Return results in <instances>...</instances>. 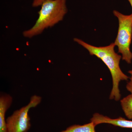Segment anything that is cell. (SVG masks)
Returning a JSON list of instances; mask_svg holds the SVG:
<instances>
[{
    "label": "cell",
    "instance_id": "8",
    "mask_svg": "<svg viewBox=\"0 0 132 132\" xmlns=\"http://www.w3.org/2000/svg\"><path fill=\"white\" fill-rule=\"evenodd\" d=\"M122 110L126 117L132 119V94L128 95L120 100Z\"/></svg>",
    "mask_w": 132,
    "mask_h": 132
},
{
    "label": "cell",
    "instance_id": "3",
    "mask_svg": "<svg viewBox=\"0 0 132 132\" xmlns=\"http://www.w3.org/2000/svg\"><path fill=\"white\" fill-rule=\"evenodd\" d=\"M113 14L118 19L119 28L114 44L118 48V53L122 55V59L127 64L131 63L132 53L130 45L132 39V14H123L117 10H114Z\"/></svg>",
    "mask_w": 132,
    "mask_h": 132
},
{
    "label": "cell",
    "instance_id": "1",
    "mask_svg": "<svg viewBox=\"0 0 132 132\" xmlns=\"http://www.w3.org/2000/svg\"><path fill=\"white\" fill-rule=\"evenodd\" d=\"M74 41L87 50L91 55H95L101 59L108 68L112 79L113 86L109 99L119 101L120 100V94L119 86L121 81L128 80L130 77L121 71L120 62L122 58L121 55L114 51L115 44L114 43L104 47L95 46L90 45L78 38H75Z\"/></svg>",
    "mask_w": 132,
    "mask_h": 132
},
{
    "label": "cell",
    "instance_id": "7",
    "mask_svg": "<svg viewBox=\"0 0 132 132\" xmlns=\"http://www.w3.org/2000/svg\"><path fill=\"white\" fill-rule=\"evenodd\" d=\"M96 126L92 122L82 125H75L60 132H96Z\"/></svg>",
    "mask_w": 132,
    "mask_h": 132
},
{
    "label": "cell",
    "instance_id": "6",
    "mask_svg": "<svg viewBox=\"0 0 132 132\" xmlns=\"http://www.w3.org/2000/svg\"><path fill=\"white\" fill-rule=\"evenodd\" d=\"M13 99L9 95L3 94L0 97V132H8L5 114L12 104Z\"/></svg>",
    "mask_w": 132,
    "mask_h": 132
},
{
    "label": "cell",
    "instance_id": "4",
    "mask_svg": "<svg viewBox=\"0 0 132 132\" xmlns=\"http://www.w3.org/2000/svg\"><path fill=\"white\" fill-rule=\"evenodd\" d=\"M41 101L40 96L33 95L27 105L14 112L6 120L8 132H28L31 127L29 111L30 109L38 105Z\"/></svg>",
    "mask_w": 132,
    "mask_h": 132
},
{
    "label": "cell",
    "instance_id": "10",
    "mask_svg": "<svg viewBox=\"0 0 132 132\" xmlns=\"http://www.w3.org/2000/svg\"><path fill=\"white\" fill-rule=\"evenodd\" d=\"M45 1L46 0H34L32 3V6L34 7H37L41 6Z\"/></svg>",
    "mask_w": 132,
    "mask_h": 132
},
{
    "label": "cell",
    "instance_id": "11",
    "mask_svg": "<svg viewBox=\"0 0 132 132\" xmlns=\"http://www.w3.org/2000/svg\"><path fill=\"white\" fill-rule=\"evenodd\" d=\"M128 1L130 3V5H131V6L132 8V0H128Z\"/></svg>",
    "mask_w": 132,
    "mask_h": 132
},
{
    "label": "cell",
    "instance_id": "2",
    "mask_svg": "<svg viewBox=\"0 0 132 132\" xmlns=\"http://www.w3.org/2000/svg\"><path fill=\"white\" fill-rule=\"evenodd\" d=\"M67 0H46L41 5L39 16L34 26L23 32L26 38L40 34L46 29L52 27L64 19L68 12Z\"/></svg>",
    "mask_w": 132,
    "mask_h": 132
},
{
    "label": "cell",
    "instance_id": "5",
    "mask_svg": "<svg viewBox=\"0 0 132 132\" xmlns=\"http://www.w3.org/2000/svg\"><path fill=\"white\" fill-rule=\"evenodd\" d=\"M90 120L96 126L105 123L123 128L132 129V120H128L121 117L116 119H112L108 116L96 113L93 115Z\"/></svg>",
    "mask_w": 132,
    "mask_h": 132
},
{
    "label": "cell",
    "instance_id": "9",
    "mask_svg": "<svg viewBox=\"0 0 132 132\" xmlns=\"http://www.w3.org/2000/svg\"><path fill=\"white\" fill-rule=\"evenodd\" d=\"M128 73L130 75V81L127 84L126 88L127 90L131 94H132V70L128 71Z\"/></svg>",
    "mask_w": 132,
    "mask_h": 132
}]
</instances>
